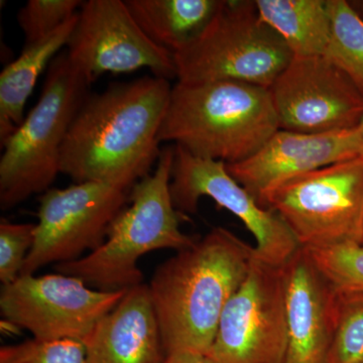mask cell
I'll list each match as a JSON object with an SVG mask.
<instances>
[{"mask_svg": "<svg viewBox=\"0 0 363 363\" xmlns=\"http://www.w3.org/2000/svg\"><path fill=\"white\" fill-rule=\"evenodd\" d=\"M143 32L155 44L178 54L201 37L222 0H124Z\"/></svg>", "mask_w": 363, "mask_h": 363, "instance_id": "cell-18", "label": "cell"}, {"mask_svg": "<svg viewBox=\"0 0 363 363\" xmlns=\"http://www.w3.org/2000/svg\"><path fill=\"white\" fill-rule=\"evenodd\" d=\"M255 257V247L215 227L157 267L147 286L167 357L207 354L222 313Z\"/></svg>", "mask_w": 363, "mask_h": 363, "instance_id": "cell-2", "label": "cell"}, {"mask_svg": "<svg viewBox=\"0 0 363 363\" xmlns=\"http://www.w3.org/2000/svg\"><path fill=\"white\" fill-rule=\"evenodd\" d=\"M279 130L267 88L234 81L178 82L159 142L229 164L252 156Z\"/></svg>", "mask_w": 363, "mask_h": 363, "instance_id": "cell-3", "label": "cell"}, {"mask_svg": "<svg viewBox=\"0 0 363 363\" xmlns=\"http://www.w3.org/2000/svg\"><path fill=\"white\" fill-rule=\"evenodd\" d=\"M255 6L294 56H323L331 35L328 0H255Z\"/></svg>", "mask_w": 363, "mask_h": 363, "instance_id": "cell-19", "label": "cell"}, {"mask_svg": "<svg viewBox=\"0 0 363 363\" xmlns=\"http://www.w3.org/2000/svg\"><path fill=\"white\" fill-rule=\"evenodd\" d=\"M0 363H88L84 344L75 340H32L4 346Z\"/></svg>", "mask_w": 363, "mask_h": 363, "instance_id": "cell-24", "label": "cell"}, {"mask_svg": "<svg viewBox=\"0 0 363 363\" xmlns=\"http://www.w3.org/2000/svg\"><path fill=\"white\" fill-rule=\"evenodd\" d=\"M259 205L278 214L306 250L363 245V160L291 179L267 192Z\"/></svg>", "mask_w": 363, "mask_h": 363, "instance_id": "cell-7", "label": "cell"}, {"mask_svg": "<svg viewBox=\"0 0 363 363\" xmlns=\"http://www.w3.org/2000/svg\"><path fill=\"white\" fill-rule=\"evenodd\" d=\"M175 147H164L154 173L131 188L130 205L112 221L104 242L81 259L55 267L59 274L82 279L100 291L130 290L142 285L138 262L159 250H186L197 238L180 229L181 213L172 201L169 184Z\"/></svg>", "mask_w": 363, "mask_h": 363, "instance_id": "cell-4", "label": "cell"}, {"mask_svg": "<svg viewBox=\"0 0 363 363\" xmlns=\"http://www.w3.org/2000/svg\"><path fill=\"white\" fill-rule=\"evenodd\" d=\"M174 57L178 82L234 81L269 89L294 55L260 18L255 1L223 0L201 37Z\"/></svg>", "mask_w": 363, "mask_h": 363, "instance_id": "cell-6", "label": "cell"}, {"mask_svg": "<svg viewBox=\"0 0 363 363\" xmlns=\"http://www.w3.org/2000/svg\"><path fill=\"white\" fill-rule=\"evenodd\" d=\"M350 6L363 21V0H348Z\"/></svg>", "mask_w": 363, "mask_h": 363, "instance_id": "cell-27", "label": "cell"}, {"mask_svg": "<svg viewBox=\"0 0 363 363\" xmlns=\"http://www.w3.org/2000/svg\"><path fill=\"white\" fill-rule=\"evenodd\" d=\"M126 292L96 290L67 274H26L2 286L0 310L6 322L35 340L83 343Z\"/></svg>", "mask_w": 363, "mask_h": 363, "instance_id": "cell-10", "label": "cell"}, {"mask_svg": "<svg viewBox=\"0 0 363 363\" xmlns=\"http://www.w3.org/2000/svg\"><path fill=\"white\" fill-rule=\"evenodd\" d=\"M90 84L66 51L52 62L39 101L1 145L2 210L51 189L60 174L62 147Z\"/></svg>", "mask_w": 363, "mask_h": 363, "instance_id": "cell-5", "label": "cell"}, {"mask_svg": "<svg viewBox=\"0 0 363 363\" xmlns=\"http://www.w3.org/2000/svg\"><path fill=\"white\" fill-rule=\"evenodd\" d=\"M172 88L167 79L145 76L86 97L62 147L60 174L76 183L149 175Z\"/></svg>", "mask_w": 363, "mask_h": 363, "instance_id": "cell-1", "label": "cell"}, {"mask_svg": "<svg viewBox=\"0 0 363 363\" xmlns=\"http://www.w3.org/2000/svg\"><path fill=\"white\" fill-rule=\"evenodd\" d=\"M307 250L338 291L363 293V245L344 243Z\"/></svg>", "mask_w": 363, "mask_h": 363, "instance_id": "cell-22", "label": "cell"}, {"mask_svg": "<svg viewBox=\"0 0 363 363\" xmlns=\"http://www.w3.org/2000/svg\"><path fill=\"white\" fill-rule=\"evenodd\" d=\"M331 35L324 56L363 94V21L348 0H328Z\"/></svg>", "mask_w": 363, "mask_h": 363, "instance_id": "cell-20", "label": "cell"}, {"mask_svg": "<svg viewBox=\"0 0 363 363\" xmlns=\"http://www.w3.org/2000/svg\"><path fill=\"white\" fill-rule=\"evenodd\" d=\"M164 363H213L206 355L194 353H175L168 355Z\"/></svg>", "mask_w": 363, "mask_h": 363, "instance_id": "cell-26", "label": "cell"}, {"mask_svg": "<svg viewBox=\"0 0 363 363\" xmlns=\"http://www.w3.org/2000/svg\"><path fill=\"white\" fill-rule=\"evenodd\" d=\"M327 363H363V293L339 291L337 324Z\"/></svg>", "mask_w": 363, "mask_h": 363, "instance_id": "cell-21", "label": "cell"}, {"mask_svg": "<svg viewBox=\"0 0 363 363\" xmlns=\"http://www.w3.org/2000/svg\"><path fill=\"white\" fill-rule=\"evenodd\" d=\"M37 223L0 222V281L4 286L13 283L35 243Z\"/></svg>", "mask_w": 363, "mask_h": 363, "instance_id": "cell-25", "label": "cell"}, {"mask_svg": "<svg viewBox=\"0 0 363 363\" xmlns=\"http://www.w3.org/2000/svg\"><path fill=\"white\" fill-rule=\"evenodd\" d=\"M286 271L255 255L227 303L207 358L213 363H285Z\"/></svg>", "mask_w": 363, "mask_h": 363, "instance_id": "cell-9", "label": "cell"}, {"mask_svg": "<svg viewBox=\"0 0 363 363\" xmlns=\"http://www.w3.org/2000/svg\"><path fill=\"white\" fill-rule=\"evenodd\" d=\"M66 52L90 83L105 73L143 68L156 77L177 78L174 55L147 38L123 0L83 1Z\"/></svg>", "mask_w": 363, "mask_h": 363, "instance_id": "cell-12", "label": "cell"}, {"mask_svg": "<svg viewBox=\"0 0 363 363\" xmlns=\"http://www.w3.org/2000/svg\"><path fill=\"white\" fill-rule=\"evenodd\" d=\"M77 18L78 13L44 39L26 45L21 56L4 67L0 74L1 145L23 123L26 101L43 72L49 69L59 52L68 45Z\"/></svg>", "mask_w": 363, "mask_h": 363, "instance_id": "cell-17", "label": "cell"}, {"mask_svg": "<svg viewBox=\"0 0 363 363\" xmlns=\"http://www.w3.org/2000/svg\"><path fill=\"white\" fill-rule=\"evenodd\" d=\"M81 0H28L18 13V23L26 38L33 44L51 35L78 13Z\"/></svg>", "mask_w": 363, "mask_h": 363, "instance_id": "cell-23", "label": "cell"}, {"mask_svg": "<svg viewBox=\"0 0 363 363\" xmlns=\"http://www.w3.org/2000/svg\"><path fill=\"white\" fill-rule=\"evenodd\" d=\"M358 157L357 128L326 133L279 130L252 156L226 168L259 204L267 192L291 179Z\"/></svg>", "mask_w": 363, "mask_h": 363, "instance_id": "cell-14", "label": "cell"}, {"mask_svg": "<svg viewBox=\"0 0 363 363\" xmlns=\"http://www.w3.org/2000/svg\"><path fill=\"white\" fill-rule=\"evenodd\" d=\"M83 344L88 363H164L167 353L149 286L128 290Z\"/></svg>", "mask_w": 363, "mask_h": 363, "instance_id": "cell-16", "label": "cell"}, {"mask_svg": "<svg viewBox=\"0 0 363 363\" xmlns=\"http://www.w3.org/2000/svg\"><path fill=\"white\" fill-rule=\"evenodd\" d=\"M285 363H327L337 324L339 291L300 247L286 264Z\"/></svg>", "mask_w": 363, "mask_h": 363, "instance_id": "cell-15", "label": "cell"}, {"mask_svg": "<svg viewBox=\"0 0 363 363\" xmlns=\"http://www.w3.org/2000/svg\"><path fill=\"white\" fill-rule=\"evenodd\" d=\"M279 130L326 133L357 128L363 94L324 56H294L269 88Z\"/></svg>", "mask_w": 363, "mask_h": 363, "instance_id": "cell-13", "label": "cell"}, {"mask_svg": "<svg viewBox=\"0 0 363 363\" xmlns=\"http://www.w3.org/2000/svg\"><path fill=\"white\" fill-rule=\"evenodd\" d=\"M136 182H85L49 189L40 199L35 243L21 276L35 274L50 264L81 259L85 252L99 247Z\"/></svg>", "mask_w": 363, "mask_h": 363, "instance_id": "cell-8", "label": "cell"}, {"mask_svg": "<svg viewBox=\"0 0 363 363\" xmlns=\"http://www.w3.org/2000/svg\"><path fill=\"white\" fill-rule=\"evenodd\" d=\"M172 201L182 215L195 214L200 199L211 198L235 215L257 240L255 255L274 266H285L300 245L283 219L257 200L229 174L225 162L194 156L174 145Z\"/></svg>", "mask_w": 363, "mask_h": 363, "instance_id": "cell-11", "label": "cell"}]
</instances>
